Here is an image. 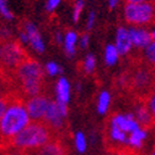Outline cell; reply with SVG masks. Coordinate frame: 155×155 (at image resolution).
<instances>
[{
  "label": "cell",
  "instance_id": "6da1fadb",
  "mask_svg": "<svg viewBox=\"0 0 155 155\" xmlns=\"http://www.w3.org/2000/svg\"><path fill=\"white\" fill-rule=\"evenodd\" d=\"M56 137L57 135L54 130L45 122H31L20 133L11 138L5 145L0 147V153L9 149H15L34 154V151L40 149Z\"/></svg>",
  "mask_w": 155,
  "mask_h": 155
},
{
  "label": "cell",
  "instance_id": "7a4b0ae2",
  "mask_svg": "<svg viewBox=\"0 0 155 155\" xmlns=\"http://www.w3.org/2000/svg\"><path fill=\"white\" fill-rule=\"evenodd\" d=\"M31 123L25 102L19 98H11V102L0 118V147L20 133L25 127Z\"/></svg>",
  "mask_w": 155,
  "mask_h": 155
},
{
  "label": "cell",
  "instance_id": "3957f363",
  "mask_svg": "<svg viewBox=\"0 0 155 155\" xmlns=\"http://www.w3.org/2000/svg\"><path fill=\"white\" fill-rule=\"evenodd\" d=\"M15 77L25 96L34 97L41 93L44 86V68L34 58H25L16 68Z\"/></svg>",
  "mask_w": 155,
  "mask_h": 155
},
{
  "label": "cell",
  "instance_id": "277c9868",
  "mask_svg": "<svg viewBox=\"0 0 155 155\" xmlns=\"http://www.w3.org/2000/svg\"><path fill=\"white\" fill-rule=\"evenodd\" d=\"M123 16L130 26H149L155 22V3L145 0L141 3H127Z\"/></svg>",
  "mask_w": 155,
  "mask_h": 155
},
{
  "label": "cell",
  "instance_id": "5b68a950",
  "mask_svg": "<svg viewBox=\"0 0 155 155\" xmlns=\"http://www.w3.org/2000/svg\"><path fill=\"white\" fill-rule=\"evenodd\" d=\"M66 117H67V104H63V103H60L57 101H51L46 110L44 122L58 137L64 130Z\"/></svg>",
  "mask_w": 155,
  "mask_h": 155
},
{
  "label": "cell",
  "instance_id": "8992f818",
  "mask_svg": "<svg viewBox=\"0 0 155 155\" xmlns=\"http://www.w3.org/2000/svg\"><path fill=\"white\" fill-rule=\"evenodd\" d=\"M26 58L25 51L16 41H6L3 44L2 68L5 71H16V68Z\"/></svg>",
  "mask_w": 155,
  "mask_h": 155
},
{
  "label": "cell",
  "instance_id": "52a82bcc",
  "mask_svg": "<svg viewBox=\"0 0 155 155\" xmlns=\"http://www.w3.org/2000/svg\"><path fill=\"white\" fill-rule=\"evenodd\" d=\"M153 82H155L154 72L151 71V67H149L148 64H143V66L135 68L133 71L130 80H129V83H130L132 88L134 91L139 92L140 96L143 94V92H147L148 96L151 93L150 87Z\"/></svg>",
  "mask_w": 155,
  "mask_h": 155
},
{
  "label": "cell",
  "instance_id": "ba28073f",
  "mask_svg": "<svg viewBox=\"0 0 155 155\" xmlns=\"http://www.w3.org/2000/svg\"><path fill=\"white\" fill-rule=\"evenodd\" d=\"M50 102L51 99L42 94H37L28 98V101L25 102V106H26L28 113L32 122H44Z\"/></svg>",
  "mask_w": 155,
  "mask_h": 155
},
{
  "label": "cell",
  "instance_id": "9c48e42d",
  "mask_svg": "<svg viewBox=\"0 0 155 155\" xmlns=\"http://www.w3.org/2000/svg\"><path fill=\"white\" fill-rule=\"evenodd\" d=\"M128 31H129V35H130L134 48L144 50L153 41L151 31L145 26H129Z\"/></svg>",
  "mask_w": 155,
  "mask_h": 155
},
{
  "label": "cell",
  "instance_id": "30bf717a",
  "mask_svg": "<svg viewBox=\"0 0 155 155\" xmlns=\"http://www.w3.org/2000/svg\"><path fill=\"white\" fill-rule=\"evenodd\" d=\"M109 124L112 125H115L117 128H119L120 130L125 132L127 134L134 132L135 129L140 128L138 120L135 119L134 114H120V113H117V114H113L112 117L109 118Z\"/></svg>",
  "mask_w": 155,
  "mask_h": 155
},
{
  "label": "cell",
  "instance_id": "8fae6325",
  "mask_svg": "<svg viewBox=\"0 0 155 155\" xmlns=\"http://www.w3.org/2000/svg\"><path fill=\"white\" fill-rule=\"evenodd\" d=\"M134 109H135L134 110V117H135V119L138 120V123L141 128L147 129V130H149V129H151V128H155L151 112H150V109L147 104L145 99H140L135 104Z\"/></svg>",
  "mask_w": 155,
  "mask_h": 155
},
{
  "label": "cell",
  "instance_id": "7c38bea8",
  "mask_svg": "<svg viewBox=\"0 0 155 155\" xmlns=\"http://www.w3.org/2000/svg\"><path fill=\"white\" fill-rule=\"evenodd\" d=\"M28 35V40H29V44L30 47L35 51V52H38V54H42L45 51V42L42 40V37L38 32L36 25H34L32 22H25L24 24V29H22Z\"/></svg>",
  "mask_w": 155,
  "mask_h": 155
},
{
  "label": "cell",
  "instance_id": "4fadbf2b",
  "mask_svg": "<svg viewBox=\"0 0 155 155\" xmlns=\"http://www.w3.org/2000/svg\"><path fill=\"white\" fill-rule=\"evenodd\" d=\"M115 47H117L118 52L120 56H125L128 54H130V51L133 50V44H132V38L129 35L128 28L119 26L115 34Z\"/></svg>",
  "mask_w": 155,
  "mask_h": 155
},
{
  "label": "cell",
  "instance_id": "5bb4252c",
  "mask_svg": "<svg viewBox=\"0 0 155 155\" xmlns=\"http://www.w3.org/2000/svg\"><path fill=\"white\" fill-rule=\"evenodd\" d=\"M34 155H67V148L63 145L60 137H56L47 144L34 151Z\"/></svg>",
  "mask_w": 155,
  "mask_h": 155
},
{
  "label": "cell",
  "instance_id": "9a60e30c",
  "mask_svg": "<svg viewBox=\"0 0 155 155\" xmlns=\"http://www.w3.org/2000/svg\"><path fill=\"white\" fill-rule=\"evenodd\" d=\"M55 89H56V101L60 103H63V104H67L70 101V93H71V86L67 78L60 77L56 82Z\"/></svg>",
  "mask_w": 155,
  "mask_h": 155
},
{
  "label": "cell",
  "instance_id": "2e32d148",
  "mask_svg": "<svg viewBox=\"0 0 155 155\" xmlns=\"http://www.w3.org/2000/svg\"><path fill=\"white\" fill-rule=\"evenodd\" d=\"M78 35H77L73 30H68L64 34V38H63V50L66 52L67 56L73 57L76 54V47L78 45Z\"/></svg>",
  "mask_w": 155,
  "mask_h": 155
},
{
  "label": "cell",
  "instance_id": "e0dca14e",
  "mask_svg": "<svg viewBox=\"0 0 155 155\" xmlns=\"http://www.w3.org/2000/svg\"><path fill=\"white\" fill-rule=\"evenodd\" d=\"M148 135V130L144 128H138L135 129L134 132L129 133L128 134V145L132 147L133 149H137V150H140L141 147H143V141L145 140Z\"/></svg>",
  "mask_w": 155,
  "mask_h": 155
},
{
  "label": "cell",
  "instance_id": "ac0fdd59",
  "mask_svg": "<svg viewBox=\"0 0 155 155\" xmlns=\"http://www.w3.org/2000/svg\"><path fill=\"white\" fill-rule=\"evenodd\" d=\"M120 54L118 52L115 45H107L104 50V62L107 66H114L118 62Z\"/></svg>",
  "mask_w": 155,
  "mask_h": 155
},
{
  "label": "cell",
  "instance_id": "d6986e66",
  "mask_svg": "<svg viewBox=\"0 0 155 155\" xmlns=\"http://www.w3.org/2000/svg\"><path fill=\"white\" fill-rule=\"evenodd\" d=\"M143 51L141 54V57H143V61L145 64H148L149 67L155 68V40H153Z\"/></svg>",
  "mask_w": 155,
  "mask_h": 155
},
{
  "label": "cell",
  "instance_id": "ffe728a7",
  "mask_svg": "<svg viewBox=\"0 0 155 155\" xmlns=\"http://www.w3.org/2000/svg\"><path fill=\"white\" fill-rule=\"evenodd\" d=\"M109 104H110V93L108 91H102L98 97V104H97L99 114H104L108 110Z\"/></svg>",
  "mask_w": 155,
  "mask_h": 155
},
{
  "label": "cell",
  "instance_id": "44dd1931",
  "mask_svg": "<svg viewBox=\"0 0 155 155\" xmlns=\"http://www.w3.org/2000/svg\"><path fill=\"white\" fill-rule=\"evenodd\" d=\"M96 64H97L96 57L92 54L87 55L84 57V61H83V71L86 73H92L96 70Z\"/></svg>",
  "mask_w": 155,
  "mask_h": 155
},
{
  "label": "cell",
  "instance_id": "7402d4cb",
  "mask_svg": "<svg viewBox=\"0 0 155 155\" xmlns=\"http://www.w3.org/2000/svg\"><path fill=\"white\" fill-rule=\"evenodd\" d=\"M83 8H84V2L83 0H76L74 4H73V10H72V20H73V22H78Z\"/></svg>",
  "mask_w": 155,
  "mask_h": 155
},
{
  "label": "cell",
  "instance_id": "603a6c76",
  "mask_svg": "<svg viewBox=\"0 0 155 155\" xmlns=\"http://www.w3.org/2000/svg\"><path fill=\"white\" fill-rule=\"evenodd\" d=\"M45 72L51 77H55V76H57L58 73L62 72V68L56 62H47L46 66H45Z\"/></svg>",
  "mask_w": 155,
  "mask_h": 155
},
{
  "label": "cell",
  "instance_id": "cb8c5ba5",
  "mask_svg": "<svg viewBox=\"0 0 155 155\" xmlns=\"http://www.w3.org/2000/svg\"><path fill=\"white\" fill-rule=\"evenodd\" d=\"M0 14L6 20H11L14 18V14H12V11L9 8L8 0H0Z\"/></svg>",
  "mask_w": 155,
  "mask_h": 155
},
{
  "label": "cell",
  "instance_id": "d4e9b609",
  "mask_svg": "<svg viewBox=\"0 0 155 155\" xmlns=\"http://www.w3.org/2000/svg\"><path fill=\"white\" fill-rule=\"evenodd\" d=\"M74 144H76V148L80 153H83L86 150V138L83 135V133L78 132L76 133L74 135Z\"/></svg>",
  "mask_w": 155,
  "mask_h": 155
},
{
  "label": "cell",
  "instance_id": "484cf974",
  "mask_svg": "<svg viewBox=\"0 0 155 155\" xmlns=\"http://www.w3.org/2000/svg\"><path fill=\"white\" fill-rule=\"evenodd\" d=\"M151 112L153 115V120H154V127H155V92H151L149 96H147V98H144Z\"/></svg>",
  "mask_w": 155,
  "mask_h": 155
},
{
  "label": "cell",
  "instance_id": "4316f807",
  "mask_svg": "<svg viewBox=\"0 0 155 155\" xmlns=\"http://www.w3.org/2000/svg\"><path fill=\"white\" fill-rule=\"evenodd\" d=\"M11 102V97H8V96H4V94H0V118L4 115L5 110L8 109L9 104Z\"/></svg>",
  "mask_w": 155,
  "mask_h": 155
},
{
  "label": "cell",
  "instance_id": "83f0119b",
  "mask_svg": "<svg viewBox=\"0 0 155 155\" xmlns=\"http://www.w3.org/2000/svg\"><path fill=\"white\" fill-rule=\"evenodd\" d=\"M61 3V0H47V3H46V10L48 12H52L57 9V6L60 5Z\"/></svg>",
  "mask_w": 155,
  "mask_h": 155
},
{
  "label": "cell",
  "instance_id": "f1b7e54d",
  "mask_svg": "<svg viewBox=\"0 0 155 155\" xmlns=\"http://www.w3.org/2000/svg\"><path fill=\"white\" fill-rule=\"evenodd\" d=\"M88 44H89V36L87 34L81 35L80 38H78V46H80V48H82V50L87 48L88 47Z\"/></svg>",
  "mask_w": 155,
  "mask_h": 155
},
{
  "label": "cell",
  "instance_id": "f546056e",
  "mask_svg": "<svg viewBox=\"0 0 155 155\" xmlns=\"http://www.w3.org/2000/svg\"><path fill=\"white\" fill-rule=\"evenodd\" d=\"M94 22H96V12L91 11L87 19V30H92L94 26Z\"/></svg>",
  "mask_w": 155,
  "mask_h": 155
},
{
  "label": "cell",
  "instance_id": "4dcf8cb0",
  "mask_svg": "<svg viewBox=\"0 0 155 155\" xmlns=\"http://www.w3.org/2000/svg\"><path fill=\"white\" fill-rule=\"evenodd\" d=\"M3 155H34L32 153H28V151H20V150H15V149H9L6 151L2 153Z\"/></svg>",
  "mask_w": 155,
  "mask_h": 155
},
{
  "label": "cell",
  "instance_id": "1f68e13d",
  "mask_svg": "<svg viewBox=\"0 0 155 155\" xmlns=\"http://www.w3.org/2000/svg\"><path fill=\"white\" fill-rule=\"evenodd\" d=\"M63 38H64V35H63L62 32H56V34H55V40H56L57 44L63 45Z\"/></svg>",
  "mask_w": 155,
  "mask_h": 155
},
{
  "label": "cell",
  "instance_id": "d6a6232c",
  "mask_svg": "<svg viewBox=\"0 0 155 155\" xmlns=\"http://www.w3.org/2000/svg\"><path fill=\"white\" fill-rule=\"evenodd\" d=\"M118 3H119V0H108V6H109V9H114L115 6L118 5Z\"/></svg>",
  "mask_w": 155,
  "mask_h": 155
},
{
  "label": "cell",
  "instance_id": "836d02e7",
  "mask_svg": "<svg viewBox=\"0 0 155 155\" xmlns=\"http://www.w3.org/2000/svg\"><path fill=\"white\" fill-rule=\"evenodd\" d=\"M151 36H153V40H155V22L153 24V28H151Z\"/></svg>",
  "mask_w": 155,
  "mask_h": 155
},
{
  "label": "cell",
  "instance_id": "e575fe53",
  "mask_svg": "<svg viewBox=\"0 0 155 155\" xmlns=\"http://www.w3.org/2000/svg\"><path fill=\"white\" fill-rule=\"evenodd\" d=\"M145 2V0H125V3H141Z\"/></svg>",
  "mask_w": 155,
  "mask_h": 155
},
{
  "label": "cell",
  "instance_id": "d590c367",
  "mask_svg": "<svg viewBox=\"0 0 155 155\" xmlns=\"http://www.w3.org/2000/svg\"><path fill=\"white\" fill-rule=\"evenodd\" d=\"M2 51H3V45L0 44V68H2Z\"/></svg>",
  "mask_w": 155,
  "mask_h": 155
},
{
  "label": "cell",
  "instance_id": "8d00e7d4",
  "mask_svg": "<svg viewBox=\"0 0 155 155\" xmlns=\"http://www.w3.org/2000/svg\"><path fill=\"white\" fill-rule=\"evenodd\" d=\"M149 155H155V147H154V149H153V151L149 154Z\"/></svg>",
  "mask_w": 155,
  "mask_h": 155
},
{
  "label": "cell",
  "instance_id": "74e56055",
  "mask_svg": "<svg viewBox=\"0 0 155 155\" xmlns=\"http://www.w3.org/2000/svg\"><path fill=\"white\" fill-rule=\"evenodd\" d=\"M150 2H153V3H155V0H150Z\"/></svg>",
  "mask_w": 155,
  "mask_h": 155
},
{
  "label": "cell",
  "instance_id": "f35d334b",
  "mask_svg": "<svg viewBox=\"0 0 155 155\" xmlns=\"http://www.w3.org/2000/svg\"><path fill=\"white\" fill-rule=\"evenodd\" d=\"M154 77H155V72H154Z\"/></svg>",
  "mask_w": 155,
  "mask_h": 155
}]
</instances>
